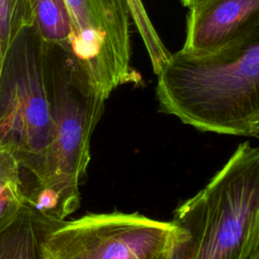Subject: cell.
I'll list each match as a JSON object with an SVG mask.
<instances>
[{
    "instance_id": "1",
    "label": "cell",
    "mask_w": 259,
    "mask_h": 259,
    "mask_svg": "<svg viewBox=\"0 0 259 259\" xmlns=\"http://www.w3.org/2000/svg\"><path fill=\"white\" fill-rule=\"evenodd\" d=\"M156 98L160 111L201 132L259 136V28L212 53H171Z\"/></svg>"
},
{
    "instance_id": "2",
    "label": "cell",
    "mask_w": 259,
    "mask_h": 259,
    "mask_svg": "<svg viewBox=\"0 0 259 259\" xmlns=\"http://www.w3.org/2000/svg\"><path fill=\"white\" fill-rule=\"evenodd\" d=\"M41 59L53 132L41 176L27 191V203L46 217L66 221L80 205L91 138L106 99L92 89L69 47L42 40Z\"/></svg>"
},
{
    "instance_id": "3",
    "label": "cell",
    "mask_w": 259,
    "mask_h": 259,
    "mask_svg": "<svg viewBox=\"0 0 259 259\" xmlns=\"http://www.w3.org/2000/svg\"><path fill=\"white\" fill-rule=\"evenodd\" d=\"M173 221L187 235L184 259H249L259 249V146L239 145Z\"/></svg>"
},
{
    "instance_id": "4",
    "label": "cell",
    "mask_w": 259,
    "mask_h": 259,
    "mask_svg": "<svg viewBox=\"0 0 259 259\" xmlns=\"http://www.w3.org/2000/svg\"><path fill=\"white\" fill-rule=\"evenodd\" d=\"M41 52L35 26L23 28L0 71V149L30 173L34 183L41 176L53 132Z\"/></svg>"
},
{
    "instance_id": "5",
    "label": "cell",
    "mask_w": 259,
    "mask_h": 259,
    "mask_svg": "<svg viewBox=\"0 0 259 259\" xmlns=\"http://www.w3.org/2000/svg\"><path fill=\"white\" fill-rule=\"evenodd\" d=\"M72 22L69 49L92 89L107 99L118 87L140 86L132 65V14L126 0H65Z\"/></svg>"
},
{
    "instance_id": "6",
    "label": "cell",
    "mask_w": 259,
    "mask_h": 259,
    "mask_svg": "<svg viewBox=\"0 0 259 259\" xmlns=\"http://www.w3.org/2000/svg\"><path fill=\"white\" fill-rule=\"evenodd\" d=\"M73 221L94 259H173L186 238L174 221L138 212H90Z\"/></svg>"
},
{
    "instance_id": "7",
    "label": "cell",
    "mask_w": 259,
    "mask_h": 259,
    "mask_svg": "<svg viewBox=\"0 0 259 259\" xmlns=\"http://www.w3.org/2000/svg\"><path fill=\"white\" fill-rule=\"evenodd\" d=\"M259 28V0H197L188 7L180 51L215 52Z\"/></svg>"
},
{
    "instance_id": "8",
    "label": "cell",
    "mask_w": 259,
    "mask_h": 259,
    "mask_svg": "<svg viewBox=\"0 0 259 259\" xmlns=\"http://www.w3.org/2000/svg\"><path fill=\"white\" fill-rule=\"evenodd\" d=\"M58 222L26 203L0 228V259H40L42 238Z\"/></svg>"
},
{
    "instance_id": "9",
    "label": "cell",
    "mask_w": 259,
    "mask_h": 259,
    "mask_svg": "<svg viewBox=\"0 0 259 259\" xmlns=\"http://www.w3.org/2000/svg\"><path fill=\"white\" fill-rule=\"evenodd\" d=\"M40 259H94L74 221H60L44 236Z\"/></svg>"
},
{
    "instance_id": "10",
    "label": "cell",
    "mask_w": 259,
    "mask_h": 259,
    "mask_svg": "<svg viewBox=\"0 0 259 259\" xmlns=\"http://www.w3.org/2000/svg\"><path fill=\"white\" fill-rule=\"evenodd\" d=\"M34 26L46 42L69 47L72 22L65 0H29Z\"/></svg>"
},
{
    "instance_id": "11",
    "label": "cell",
    "mask_w": 259,
    "mask_h": 259,
    "mask_svg": "<svg viewBox=\"0 0 259 259\" xmlns=\"http://www.w3.org/2000/svg\"><path fill=\"white\" fill-rule=\"evenodd\" d=\"M34 24L29 0H0V60L23 29Z\"/></svg>"
},
{
    "instance_id": "12",
    "label": "cell",
    "mask_w": 259,
    "mask_h": 259,
    "mask_svg": "<svg viewBox=\"0 0 259 259\" xmlns=\"http://www.w3.org/2000/svg\"><path fill=\"white\" fill-rule=\"evenodd\" d=\"M132 20L144 42L154 73L157 75L170 56V52L162 41L158 31L154 27L142 0H126Z\"/></svg>"
},
{
    "instance_id": "13",
    "label": "cell",
    "mask_w": 259,
    "mask_h": 259,
    "mask_svg": "<svg viewBox=\"0 0 259 259\" xmlns=\"http://www.w3.org/2000/svg\"><path fill=\"white\" fill-rule=\"evenodd\" d=\"M27 203L21 178L0 182V228L9 223Z\"/></svg>"
},
{
    "instance_id": "14",
    "label": "cell",
    "mask_w": 259,
    "mask_h": 259,
    "mask_svg": "<svg viewBox=\"0 0 259 259\" xmlns=\"http://www.w3.org/2000/svg\"><path fill=\"white\" fill-rule=\"evenodd\" d=\"M20 177V167L6 152L0 149V182Z\"/></svg>"
},
{
    "instance_id": "15",
    "label": "cell",
    "mask_w": 259,
    "mask_h": 259,
    "mask_svg": "<svg viewBox=\"0 0 259 259\" xmlns=\"http://www.w3.org/2000/svg\"><path fill=\"white\" fill-rule=\"evenodd\" d=\"M186 242H187V235H186V238L177 247L173 259H184L185 250H186Z\"/></svg>"
},
{
    "instance_id": "16",
    "label": "cell",
    "mask_w": 259,
    "mask_h": 259,
    "mask_svg": "<svg viewBox=\"0 0 259 259\" xmlns=\"http://www.w3.org/2000/svg\"><path fill=\"white\" fill-rule=\"evenodd\" d=\"M181 1V3L184 5V6H186V7H189L190 5H192L194 2H196L197 0H180Z\"/></svg>"
},
{
    "instance_id": "17",
    "label": "cell",
    "mask_w": 259,
    "mask_h": 259,
    "mask_svg": "<svg viewBox=\"0 0 259 259\" xmlns=\"http://www.w3.org/2000/svg\"><path fill=\"white\" fill-rule=\"evenodd\" d=\"M249 259H259V249Z\"/></svg>"
},
{
    "instance_id": "18",
    "label": "cell",
    "mask_w": 259,
    "mask_h": 259,
    "mask_svg": "<svg viewBox=\"0 0 259 259\" xmlns=\"http://www.w3.org/2000/svg\"><path fill=\"white\" fill-rule=\"evenodd\" d=\"M1 66H2V62H1V60H0V71H1Z\"/></svg>"
}]
</instances>
